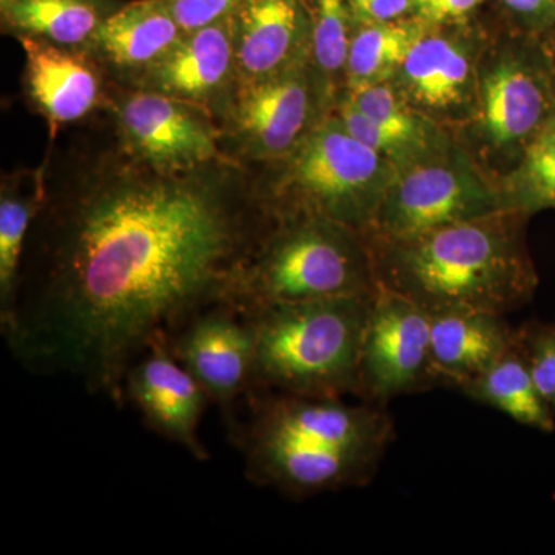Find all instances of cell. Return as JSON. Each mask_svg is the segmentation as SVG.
I'll return each mask as SVG.
<instances>
[{"instance_id":"7a4b0ae2","label":"cell","mask_w":555,"mask_h":555,"mask_svg":"<svg viewBox=\"0 0 555 555\" xmlns=\"http://www.w3.org/2000/svg\"><path fill=\"white\" fill-rule=\"evenodd\" d=\"M229 426L251 483L291 499L361 488L377 476L396 438L385 404L251 389Z\"/></svg>"},{"instance_id":"484cf974","label":"cell","mask_w":555,"mask_h":555,"mask_svg":"<svg viewBox=\"0 0 555 555\" xmlns=\"http://www.w3.org/2000/svg\"><path fill=\"white\" fill-rule=\"evenodd\" d=\"M502 189L507 207L525 214L555 207V109L526 145Z\"/></svg>"},{"instance_id":"7402d4cb","label":"cell","mask_w":555,"mask_h":555,"mask_svg":"<svg viewBox=\"0 0 555 555\" xmlns=\"http://www.w3.org/2000/svg\"><path fill=\"white\" fill-rule=\"evenodd\" d=\"M460 392L476 403L496 409L518 425L547 434L555 430L554 411L537 390L518 335L516 345L505 356Z\"/></svg>"},{"instance_id":"83f0119b","label":"cell","mask_w":555,"mask_h":555,"mask_svg":"<svg viewBox=\"0 0 555 555\" xmlns=\"http://www.w3.org/2000/svg\"><path fill=\"white\" fill-rule=\"evenodd\" d=\"M184 33L199 30L233 16L241 0H163Z\"/></svg>"},{"instance_id":"4fadbf2b","label":"cell","mask_w":555,"mask_h":555,"mask_svg":"<svg viewBox=\"0 0 555 555\" xmlns=\"http://www.w3.org/2000/svg\"><path fill=\"white\" fill-rule=\"evenodd\" d=\"M478 78L480 64L470 39L429 25L392 82L409 104L443 124L474 116Z\"/></svg>"},{"instance_id":"d6986e66","label":"cell","mask_w":555,"mask_h":555,"mask_svg":"<svg viewBox=\"0 0 555 555\" xmlns=\"http://www.w3.org/2000/svg\"><path fill=\"white\" fill-rule=\"evenodd\" d=\"M430 358L438 386L462 390L517 341L505 315L480 310L430 313Z\"/></svg>"},{"instance_id":"2e32d148","label":"cell","mask_w":555,"mask_h":555,"mask_svg":"<svg viewBox=\"0 0 555 555\" xmlns=\"http://www.w3.org/2000/svg\"><path fill=\"white\" fill-rule=\"evenodd\" d=\"M236 83L235 38L230 16L185 33L178 46L134 87L159 91L211 113L225 108Z\"/></svg>"},{"instance_id":"30bf717a","label":"cell","mask_w":555,"mask_h":555,"mask_svg":"<svg viewBox=\"0 0 555 555\" xmlns=\"http://www.w3.org/2000/svg\"><path fill=\"white\" fill-rule=\"evenodd\" d=\"M115 105L119 144L153 169L188 171L228 159L211 113L198 105L137 87Z\"/></svg>"},{"instance_id":"277c9868","label":"cell","mask_w":555,"mask_h":555,"mask_svg":"<svg viewBox=\"0 0 555 555\" xmlns=\"http://www.w3.org/2000/svg\"><path fill=\"white\" fill-rule=\"evenodd\" d=\"M379 284L366 236L320 217L272 218L224 305L243 317L272 306L369 297Z\"/></svg>"},{"instance_id":"5b68a950","label":"cell","mask_w":555,"mask_h":555,"mask_svg":"<svg viewBox=\"0 0 555 555\" xmlns=\"http://www.w3.org/2000/svg\"><path fill=\"white\" fill-rule=\"evenodd\" d=\"M372 295L272 306L246 317L254 331L251 389L291 396H357Z\"/></svg>"},{"instance_id":"cb8c5ba5","label":"cell","mask_w":555,"mask_h":555,"mask_svg":"<svg viewBox=\"0 0 555 555\" xmlns=\"http://www.w3.org/2000/svg\"><path fill=\"white\" fill-rule=\"evenodd\" d=\"M429 25L416 16L383 24H358L347 54L345 93L390 82Z\"/></svg>"},{"instance_id":"603a6c76","label":"cell","mask_w":555,"mask_h":555,"mask_svg":"<svg viewBox=\"0 0 555 555\" xmlns=\"http://www.w3.org/2000/svg\"><path fill=\"white\" fill-rule=\"evenodd\" d=\"M46 167L3 178L0 190V318L13 302L33 222L46 201Z\"/></svg>"},{"instance_id":"8992f818","label":"cell","mask_w":555,"mask_h":555,"mask_svg":"<svg viewBox=\"0 0 555 555\" xmlns=\"http://www.w3.org/2000/svg\"><path fill=\"white\" fill-rule=\"evenodd\" d=\"M258 193L270 218L320 217L366 232L397 167L353 138L334 112L286 158Z\"/></svg>"},{"instance_id":"f1b7e54d","label":"cell","mask_w":555,"mask_h":555,"mask_svg":"<svg viewBox=\"0 0 555 555\" xmlns=\"http://www.w3.org/2000/svg\"><path fill=\"white\" fill-rule=\"evenodd\" d=\"M358 24H383L415 16L412 0H347Z\"/></svg>"},{"instance_id":"6da1fadb","label":"cell","mask_w":555,"mask_h":555,"mask_svg":"<svg viewBox=\"0 0 555 555\" xmlns=\"http://www.w3.org/2000/svg\"><path fill=\"white\" fill-rule=\"evenodd\" d=\"M79 177L57 192L46 179L0 326L21 366L120 408L130 367L224 301L270 217L229 158L163 171L120 145Z\"/></svg>"},{"instance_id":"ba28073f","label":"cell","mask_w":555,"mask_h":555,"mask_svg":"<svg viewBox=\"0 0 555 555\" xmlns=\"http://www.w3.org/2000/svg\"><path fill=\"white\" fill-rule=\"evenodd\" d=\"M332 112L310 62L258 82L236 83L222 109L236 152L259 163L286 158Z\"/></svg>"},{"instance_id":"4316f807","label":"cell","mask_w":555,"mask_h":555,"mask_svg":"<svg viewBox=\"0 0 555 555\" xmlns=\"http://www.w3.org/2000/svg\"><path fill=\"white\" fill-rule=\"evenodd\" d=\"M518 339L537 390L555 411V324L518 328Z\"/></svg>"},{"instance_id":"52a82bcc","label":"cell","mask_w":555,"mask_h":555,"mask_svg":"<svg viewBox=\"0 0 555 555\" xmlns=\"http://www.w3.org/2000/svg\"><path fill=\"white\" fill-rule=\"evenodd\" d=\"M507 207L502 185L486 177L469 153L449 147L400 171L387 190L367 241L408 238Z\"/></svg>"},{"instance_id":"44dd1931","label":"cell","mask_w":555,"mask_h":555,"mask_svg":"<svg viewBox=\"0 0 555 555\" xmlns=\"http://www.w3.org/2000/svg\"><path fill=\"white\" fill-rule=\"evenodd\" d=\"M118 7L109 0H13L0 10L3 28L17 39L33 38L62 49L90 51L101 25Z\"/></svg>"},{"instance_id":"9c48e42d","label":"cell","mask_w":555,"mask_h":555,"mask_svg":"<svg viewBox=\"0 0 555 555\" xmlns=\"http://www.w3.org/2000/svg\"><path fill=\"white\" fill-rule=\"evenodd\" d=\"M430 324L433 317L425 308L378 286L361 343L357 397L386 406L393 398L437 387Z\"/></svg>"},{"instance_id":"5bb4252c","label":"cell","mask_w":555,"mask_h":555,"mask_svg":"<svg viewBox=\"0 0 555 555\" xmlns=\"http://www.w3.org/2000/svg\"><path fill=\"white\" fill-rule=\"evenodd\" d=\"M124 396L152 433L184 448L199 462H207L210 455L201 441L199 425L210 400L171 353L166 339L145 350L130 367Z\"/></svg>"},{"instance_id":"1f68e13d","label":"cell","mask_w":555,"mask_h":555,"mask_svg":"<svg viewBox=\"0 0 555 555\" xmlns=\"http://www.w3.org/2000/svg\"><path fill=\"white\" fill-rule=\"evenodd\" d=\"M10 2H13V0H0V7L7 5Z\"/></svg>"},{"instance_id":"3957f363","label":"cell","mask_w":555,"mask_h":555,"mask_svg":"<svg viewBox=\"0 0 555 555\" xmlns=\"http://www.w3.org/2000/svg\"><path fill=\"white\" fill-rule=\"evenodd\" d=\"M526 217L503 208L408 238L367 241L378 284L430 313L506 315L528 305L537 287L526 248Z\"/></svg>"},{"instance_id":"8fae6325","label":"cell","mask_w":555,"mask_h":555,"mask_svg":"<svg viewBox=\"0 0 555 555\" xmlns=\"http://www.w3.org/2000/svg\"><path fill=\"white\" fill-rule=\"evenodd\" d=\"M167 345L232 426L240 401L254 386L255 338L247 318L218 302L193 317Z\"/></svg>"},{"instance_id":"f546056e","label":"cell","mask_w":555,"mask_h":555,"mask_svg":"<svg viewBox=\"0 0 555 555\" xmlns=\"http://www.w3.org/2000/svg\"><path fill=\"white\" fill-rule=\"evenodd\" d=\"M414 14L427 25H448L463 20L485 0H412Z\"/></svg>"},{"instance_id":"e0dca14e","label":"cell","mask_w":555,"mask_h":555,"mask_svg":"<svg viewBox=\"0 0 555 555\" xmlns=\"http://www.w3.org/2000/svg\"><path fill=\"white\" fill-rule=\"evenodd\" d=\"M238 83L258 82L309 64L308 0H241L233 13Z\"/></svg>"},{"instance_id":"ac0fdd59","label":"cell","mask_w":555,"mask_h":555,"mask_svg":"<svg viewBox=\"0 0 555 555\" xmlns=\"http://www.w3.org/2000/svg\"><path fill=\"white\" fill-rule=\"evenodd\" d=\"M20 40L27 57L25 90L53 129L86 118L100 105L101 72L89 51L33 38Z\"/></svg>"},{"instance_id":"7c38bea8","label":"cell","mask_w":555,"mask_h":555,"mask_svg":"<svg viewBox=\"0 0 555 555\" xmlns=\"http://www.w3.org/2000/svg\"><path fill=\"white\" fill-rule=\"evenodd\" d=\"M554 109L545 75L521 54L505 51L480 65L474 119L489 152L520 159Z\"/></svg>"},{"instance_id":"ffe728a7","label":"cell","mask_w":555,"mask_h":555,"mask_svg":"<svg viewBox=\"0 0 555 555\" xmlns=\"http://www.w3.org/2000/svg\"><path fill=\"white\" fill-rule=\"evenodd\" d=\"M184 35L163 0H134L109 14L89 53L134 87Z\"/></svg>"},{"instance_id":"d4e9b609","label":"cell","mask_w":555,"mask_h":555,"mask_svg":"<svg viewBox=\"0 0 555 555\" xmlns=\"http://www.w3.org/2000/svg\"><path fill=\"white\" fill-rule=\"evenodd\" d=\"M312 43L310 67L320 79L332 107L345 94L347 54L357 28L347 0H308Z\"/></svg>"},{"instance_id":"4dcf8cb0","label":"cell","mask_w":555,"mask_h":555,"mask_svg":"<svg viewBox=\"0 0 555 555\" xmlns=\"http://www.w3.org/2000/svg\"><path fill=\"white\" fill-rule=\"evenodd\" d=\"M511 13L534 28L555 24V0H502Z\"/></svg>"},{"instance_id":"9a60e30c","label":"cell","mask_w":555,"mask_h":555,"mask_svg":"<svg viewBox=\"0 0 555 555\" xmlns=\"http://www.w3.org/2000/svg\"><path fill=\"white\" fill-rule=\"evenodd\" d=\"M334 113L353 138L390 160L398 171L452 144L441 124L409 104L392 80L343 94Z\"/></svg>"}]
</instances>
